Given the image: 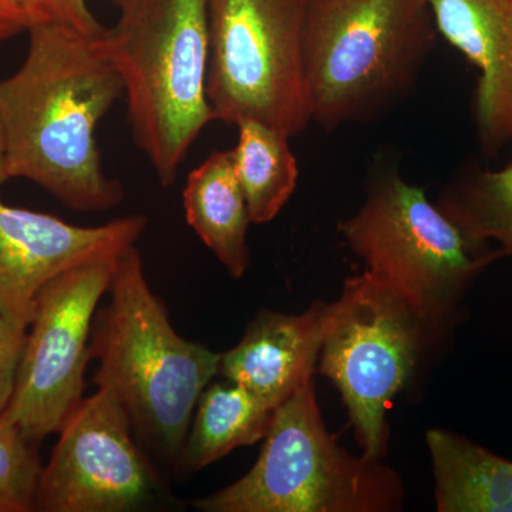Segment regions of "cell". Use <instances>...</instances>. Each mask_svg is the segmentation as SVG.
Returning a JSON list of instances; mask_svg holds the SVG:
<instances>
[{
	"label": "cell",
	"instance_id": "obj_6",
	"mask_svg": "<svg viewBox=\"0 0 512 512\" xmlns=\"http://www.w3.org/2000/svg\"><path fill=\"white\" fill-rule=\"evenodd\" d=\"M339 229L366 271L394 286L430 326L454 313L478 275L504 256L394 170L377 175L363 207Z\"/></svg>",
	"mask_w": 512,
	"mask_h": 512
},
{
	"label": "cell",
	"instance_id": "obj_14",
	"mask_svg": "<svg viewBox=\"0 0 512 512\" xmlns=\"http://www.w3.org/2000/svg\"><path fill=\"white\" fill-rule=\"evenodd\" d=\"M185 218L235 279L251 264L247 201L239 184L234 150L212 153L192 170L183 192Z\"/></svg>",
	"mask_w": 512,
	"mask_h": 512
},
{
	"label": "cell",
	"instance_id": "obj_7",
	"mask_svg": "<svg viewBox=\"0 0 512 512\" xmlns=\"http://www.w3.org/2000/svg\"><path fill=\"white\" fill-rule=\"evenodd\" d=\"M308 0H208L207 96L215 120L291 138L311 123L303 79Z\"/></svg>",
	"mask_w": 512,
	"mask_h": 512
},
{
	"label": "cell",
	"instance_id": "obj_16",
	"mask_svg": "<svg viewBox=\"0 0 512 512\" xmlns=\"http://www.w3.org/2000/svg\"><path fill=\"white\" fill-rule=\"evenodd\" d=\"M175 471L198 473L235 448L265 439L274 409L241 384L224 379L205 387L195 406Z\"/></svg>",
	"mask_w": 512,
	"mask_h": 512
},
{
	"label": "cell",
	"instance_id": "obj_22",
	"mask_svg": "<svg viewBox=\"0 0 512 512\" xmlns=\"http://www.w3.org/2000/svg\"><path fill=\"white\" fill-rule=\"evenodd\" d=\"M29 28L30 20L18 0H0V43Z\"/></svg>",
	"mask_w": 512,
	"mask_h": 512
},
{
	"label": "cell",
	"instance_id": "obj_3",
	"mask_svg": "<svg viewBox=\"0 0 512 512\" xmlns=\"http://www.w3.org/2000/svg\"><path fill=\"white\" fill-rule=\"evenodd\" d=\"M113 3L119 19L101 36V49L123 82L134 141L168 187L215 120L207 96L208 0Z\"/></svg>",
	"mask_w": 512,
	"mask_h": 512
},
{
	"label": "cell",
	"instance_id": "obj_20",
	"mask_svg": "<svg viewBox=\"0 0 512 512\" xmlns=\"http://www.w3.org/2000/svg\"><path fill=\"white\" fill-rule=\"evenodd\" d=\"M30 20V26L39 23H57L69 26L89 37H101L107 28L94 18L86 0H18Z\"/></svg>",
	"mask_w": 512,
	"mask_h": 512
},
{
	"label": "cell",
	"instance_id": "obj_11",
	"mask_svg": "<svg viewBox=\"0 0 512 512\" xmlns=\"http://www.w3.org/2000/svg\"><path fill=\"white\" fill-rule=\"evenodd\" d=\"M146 227L144 215L77 227L0 200V313L29 328L37 295L52 279L87 262L120 255L136 245Z\"/></svg>",
	"mask_w": 512,
	"mask_h": 512
},
{
	"label": "cell",
	"instance_id": "obj_5",
	"mask_svg": "<svg viewBox=\"0 0 512 512\" xmlns=\"http://www.w3.org/2000/svg\"><path fill=\"white\" fill-rule=\"evenodd\" d=\"M402 500L392 468L352 456L329 436L311 380L274 410L255 466L192 505L202 512H390Z\"/></svg>",
	"mask_w": 512,
	"mask_h": 512
},
{
	"label": "cell",
	"instance_id": "obj_13",
	"mask_svg": "<svg viewBox=\"0 0 512 512\" xmlns=\"http://www.w3.org/2000/svg\"><path fill=\"white\" fill-rule=\"evenodd\" d=\"M328 316L323 302L299 315L258 313L241 342L221 355L220 375L275 410L313 380Z\"/></svg>",
	"mask_w": 512,
	"mask_h": 512
},
{
	"label": "cell",
	"instance_id": "obj_21",
	"mask_svg": "<svg viewBox=\"0 0 512 512\" xmlns=\"http://www.w3.org/2000/svg\"><path fill=\"white\" fill-rule=\"evenodd\" d=\"M28 328L20 326L0 313V416L8 409L15 392L16 377Z\"/></svg>",
	"mask_w": 512,
	"mask_h": 512
},
{
	"label": "cell",
	"instance_id": "obj_9",
	"mask_svg": "<svg viewBox=\"0 0 512 512\" xmlns=\"http://www.w3.org/2000/svg\"><path fill=\"white\" fill-rule=\"evenodd\" d=\"M117 258L76 266L37 295L15 392L3 414L36 446L57 433L83 399L93 320Z\"/></svg>",
	"mask_w": 512,
	"mask_h": 512
},
{
	"label": "cell",
	"instance_id": "obj_23",
	"mask_svg": "<svg viewBox=\"0 0 512 512\" xmlns=\"http://www.w3.org/2000/svg\"><path fill=\"white\" fill-rule=\"evenodd\" d=\"M9 180L8 165H6L5 134H3L2 121H0V185Z\"/></svg>",
	"mask_w": 512,
	"mask_h": 512
},
{
	"label": "cell",
	"instance_id": "obj_15",
	"mask_svg": "<svg viewBox=\"0 0 512 512\" xmlns=\"http://www.w3.org/2000/svg\"><path fill=\"white\" fill-rule=\"evenodd\" d=\"M440 512H512V461L480 444L434 429L427 433Z\"/></svg>",
	"mask_w": 512,
	"mask_h": 512
},
{
	"label": "cell",
	"instance_id": "obj_2",
	"mask_svg": "<svg viewBox=\"0 0 512 512\" xmlns=\"http://www.w3.org/2000/svg\"><path fill=\"white\" fill-rule=\"evenodd\" d=\"M107 293L90 335V360L99 363L93 383L119 399L136 439L175 468L221 355L175 332L136 247L117 258Z\"/></svg>",
	"mask_w": 512,
	"mask_h": 512
},
{
	"label": "cell",
	"instance_id": "obj_1",
	"mask_svg": "<svg viewBox=\"0 0 512 512\" xmlns=\"http://www.w3.org/2000/svg\"><path fill=\"white\" fill-rule=\"evenodd\" d=\"M28 32L25 62L0 82L9 178L33 181L74 211H109L124 191L104 173L96 128L124 93L119 73L101 37L57 23Z\"/></svg>",
	"mask_w": 512,
	"mask_h": 512
},
{
	"label": "cell",
	"instance_id": "obj_4",
	"mask_svg": "<svg viewBox=\"0 0 512 512\" xmlns=\"http://www.w3.org/2000/svg\"><path fill=\"white\" fill-rule=\"evenodd\" d=\"M427 0H308L303 79L311 123L333 131L410 92L433 50Z\"/></svg>",
	"mask_w": 512,
	"mask_h": 512
},
{
	"label": "cell",
	"instance_id": "obj_17",
	"mask_svg": "<svg viewBox=\"0 0 512 512\" xmlns=\"http://www.w3.org/2000/svg\"><path fill=\"white\" fill-rule=\"evenodd\" d=\"M235 168L252 224L278 217L295 192L299 168L289 137L255 120L237 124Z\"/></svg>",
	"mask_w": 512,
	"mask_h": 512
},
{
	"label": "cell",
	"instance_id": "obj_8",
	"mask_svg": "<svg viewBox=\"0 0 512 512\" xmlns=\"http://www.w3.org/2000/svg\"><path fill=\"white\" fill-rule=\"evenodd\" d=\"M429 328L402 293L369 271L348 279L330 303L320 372L342 394L363 457L386 453L384 414L412 375Z\"/></svg>",
	"mask_w": 512,
	"mask_h": 512
},
{
	"label": "cell",
	"instance_id": "obj_18",
	"mask_svg": "<svg viewBox=\"0 0 512 512\" xmlns=\"http://www.w3.org/2000/svg\"><path fill=\"white\" fill-rule=\"evenodd\" d=\"M439 207L471 238L497 242L504 256H512V164L464 175Z\"/></svg>",
	"mask_w": 512,
	"mask_h": 512
},
{
	"label": "cell",
	"instance_id": "obj_12",
	"mask_svg": "<svg viewBox=\"0 0 512 512\" xmlns=\"http://www.w3.org/2000/svg\"><path fill=\"white\" fill-rule=\"evenodd\" d=\"M437 32L480 72L478 140L487 156L512 141V0H427Z\"/></svg>",
	"mask_w": 512,
	"mask_h": 512
},
{
	"label": "cell",
	"instance_id": "obj_19",
	"mask_svg": "<svg viewBox=\"0 0 512 512\" xmlns=\"http://www.w3.org/2000/svg\"><path fill=\"white\" fill-rule=\"evenodd\" d=\"M42 470L36 444L8 417L0 416V512L35 511Z\"/></svg>",
	"mask_w": 512,
	"mask_h": 512
},
{
	"label": "cell",
	"instance_id": "obj_10",
	"mask_svg": "<svg viewBox=\"0 0 512 512\" xmlns=\"http://www.w3.org/2000/svg\"><path fill=\"white\" fill-rule=\"evenodd\" d=\"M57 433L37 484L35 511L130 512L163 497V481L110 390L97 387L83 397Z\"/></svg>",
	"mask_w": 512,
	"mask_h": 512
}]
</instances>
